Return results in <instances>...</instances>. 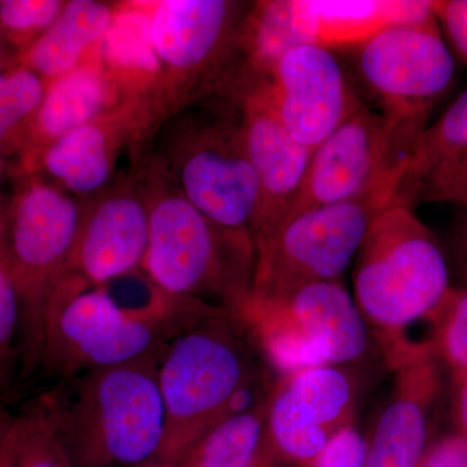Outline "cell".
Here are the masks:
<instances>
[{
	"mask_svg": "<svg viewBox=\"0 0 467 467\" xmlns=\"http://www.w3.org/2000/svg\"><path fill=\"white\" fill-rule=\"evenodd\" d=\"M226 312L199 300L162 295L125 306L104 285L67 275L43 306L38 368L55 380L156 355L193 322Z\"/></svg>",
	"mask_w": 467,
	"mask_h": 467,
	"instance_id": "1",
	"label": "cell"
},
{
	"mask_svg": "<svg viewBox=\"0 0 467 467\" xmlns=\"http://www.w3.org/2000/svg\"><path fill=\"white\" fill-rule=\"evenodd\" d=\"M355 303L387 367L430 355L410 342L411 327L441 304L450 285L447 261L434 233L399 196L374 218L355 261Z\"/></svg>",
	"mask_w": 467,
	"mask_h": 467,
	"instance_id": "2",
	"label": "cell"
},
{
	"mask_svg": "<svg viewBox=\"0 0 467 467\" xmlns=\"http://www.w3.org/2000/svg\"><path fill=\"white\" fill-rule=\"evenodd\" d=\"M161 350L67 378L43 393L73 467H140L159 459L167 435Z\"/></svg>",
	"mask_w": 467,
	"mask_h": 467,
	"instance_id": "3",
	"label": "cell"
},
{
	"mask_svg": "<svg viewBox=\"0 0 467 467\" xmlns=\"http://www.w3.org/2000/svg\"><path fill=\"white\" fill-rule=\"evenodd\" d=\"M167 180L161 171L144 186L150 208L144 275L169 297L211 306L217 299L236 317L251 294L254 251L218 229Z\"/></svg>",
	"mask_w": 467,
	"mask_h": 467,
	"instance_id": "4",
	"label": "cell"
},
{
	"mask_svg": "<svg viewBox=\"0 0 467 467\" xmlns=\"http://www.w3.org/2000/svg\"><path fill=\"white\" fill-rule=\"evenodd\" d=\"M247 328L229 312L193 322L162 348L158 380L167 435L158 460L174 461L225 417L234 393L264 370Z\"/></svg>",
	"mask_w": 467,
	"mask_h": 467,
	"instance_id": "5",
	"label": "cell"
},
{
	"mask_svg": "<svg viewBox=\"0 0 467 467\" xmlns=\"http://www.w3.org/2000/svg\"><path fill=\"white\" fill-rule=\"evenodd\" d=\"M404 165L355 198L301 212L257 239L250 295L275 296L317 282L340 281L374 218L395 199Z\"/></svg>",
	"mask_w": 467,
	"mask_h": 467,
	"instance_id": "6",
	"label": "cell"
},
{
	"mask_svg": "<svg viewBox=\"0 0 467 467\" xmlns=\"http://www.w3.org/2000/svg\"><path fill=\"white\" fill-rule=\"evenodd\" d=\"M238 318L278 377L347 367L368 353L371 334L342 281L317 282L275 296H248Z\"/></svg>",
	"mask_w": 467,
	"mask_h": 467,
	"instance_id": "7",
	"label": "cell"
},
{
	"mask_svg": "<svg viewBox=\"0 0 467 467\" xmlns=\"http://www.w3.org/2000/svg\"><path fill=\"white\" fill-rule=\"evenodd\" d=\"M250 5L229 0H162L152 5L150 36L161 66L159 116L229 84Z\"/></svg>",
	"mask_w": 467,
	"mask_h": 467,
	"instance_id": "8",
	"label": "cell"
},
{
	"mask_svg": "<svg viewBox=\"0 0 467 467\" xmlns=\"http://www.w3.org/2000/svg\"><path fill=\"white\" fill-rule=\"evenodd\" d=\"M169 164L187 201L218 229L254 251L261 187L236 107L181 126Z\"/></svg>",
	"mask_w": 467,
	"mask_h": 467,
	"instance_id": "9",
	"label": "cell"
},
{
	"mask_svg": "<svg viewBox=\"0 0 467 467\" xmlns=\"http://www.w3.org/2000/svg\"><path fill=\"white\" fill-rule=\"evenodd\" d=\"M359 386L347 367L304 368L276 378L257 467H309L355 423Z\"/></svg>",
	"mask_w": 467,
	"mask_h": 467,
	"instance_id": "10",
	"label": "cell"
},
{
	"mask_svg": "<svg viewBox=\"0 0 467 467\" xmlns=\"http://www.w3.org/2000/svg\"><path fill=\"white\" fill-rule=\"evenodd\" d=\"M358 70L386 119L422 131L456 67L435 21L380 30L359 46Z\"/></svg>",
	"mask_w": 467,
	"mask_h": 467,
	"instance_id": "11",
	"label": "cell"
},
{
	"mask_svg": "<svg viewBox=\"0 0 467 467\" xmlns=\"http://www.w3.org/2000/svg\"><path fill=\"white\" fill-rule=\"evenodd\" d=\"M420 133L362 104L315 150L299 189L275 225L301 212L364 192L384 174L405 164Z\"/></svg>",
	"mask_w": 467,
	"mask_h": 467,
	"instance_id": "12",
	"label": "cell"
},
{
	"mask_svg": "<svg viewBox=\"0 0 467 467\" xmlns=\"http://www.w3.org/2000/svg\"><path fill=\"white\" fill-rule=\"evenodd\" d=\"M264 79L282 124L310 150L317 149L364 104L333 52L316 45L285 51Z\"/></svg>",
	"mask_w": 467,
	"mask_h": 467,
	"instance_id": "13",
	"label": "cell"
},
{
	"mask_svg": "<svg viewBox=\"0 0 467 467\" xmlns=\"http://www.w3.org/2000/svg\"><path fill=\"white\" fill-rule=\"evenodd\" d=\"M227 88H232L245 149L260 181L261 204L254 232L256 242L284 216L315 150L288 133L270 101L265 79H236Z\"/></svg>",
	"mask_w": 467,
	"mask_h": 467,
	"instance_id": "14",
	"label": "cell"
},
{
	"mask_svg": "<svg viewBox=\"0 0 467 467\" xmlns=\"http://www.w3.org/2000/svg\"><path fill=\"white\" fill-rule=\"evenodd\" d=\"M150 241V208L143 192L117 186L86 208L69 275L100 287L142 270Z\"/></svg>",
	"mask_w": 467,
	"mask_h": 467,
	"instance_id": "15",
	"label": "cell"
},
{
	"mask_svg": "<svg viewBox=\"0 0 467 467\" xmlns=\"http://www.w3.org/2000/svg\"><path fill=\"white\" fill-rule=\"evenodd\" d=\"M158 119L150 98H125L106 113L58 138L45 153V167L75 195L101 192L112 180L117 159Z\"/></svg>",
	"mask_w": 467,
	"mask_h": 467,
	"instance_id": "16",
	"label": "cell"
},
{
	"mask_svg": "<svg viewBox=\"0 0 467 467\" xmlns=\"http://www.w3.org/2000/svg\"><path fill=\"white\" fill-rule=\"evenodd\" d=\"M441 391L442 368L432 353L396 368L391 395L367 436L364 467L420 466Z\"/></svg>",
	"mask_w": 467,
	"mask_h": 467,
	"instance_id": "17",
	"label": "cell"
},
{
	"mask_svg": "<svg viewBox=\"0 0 467 467\" xmlns=\"http://www.w3.org/2000/svg\"><path fill=\"white\" fill-rule=\"evenodd\" d=\"M288 24L296 46L333 50L359 47L386 27L435 23L432 2H317L285 0Z\"/></svg>",
	"mask_w": 467,
	"mask_h": 467,
	"instance_id": "18",
	"label": "cell"
},
{
	"mask_svg": "<svg viewBox=\"0 0 467 467\" xmlns=\"http://www.w3.org/2000/svg\"><path fill=\"white\" fill-rule=\"evenodd\" d=\"M99 57V47L84 63L51 82L38 110L36 125L48 142L81 128L112 109L119 99Z\"/></svg>",
	"mask_w": 467,
	"mask_h": 467,
	"instance_id": "19",
	"label": "cell"
},
{
	"mask_svg": "<svg viewBox=\"0 0 467 467\" xmlns=\"http://www.w3.org/2000/svg\"><path fill=\"white\" fill-rule=\"evenodd\" d=\"M150 11L152 5L116 7L99 57L121 94L128 88L130 98L155 100L161 66L150 36Z\"/></svg>",
	"mask_w": 467,
	"mask_h": 467,
	"instance_id": "20",
	"label": "cell"
},
{
	"mask_svg": "<svg viewBox=\"0 0 467 467\" xmlns=\"http://www.w3.org/2000/svg\"><path fill=\"white\" fill-rule=\"evenodd\" d=\"M116 7L97 0H72L30 48V66L54 79L67 75L94 54L109 32Z\"/></svg>",
	"mask_w": 467,
	"mask_h": 467,
	"instance_id": "21",
	"label": "cell"
},
{
	"mask_svg": "<svg viewBox=\"0 0 467 467\" xmlns=\"http://www.w3.org/2000/svg\"><path fill=\"white\" fill-rule=\"evenodd\" d=\"M269 399L251 410L218 420L173 462L178 467H257Z\"/></svg>",
	"mask_w": 467,
	"mask_h": 467,
	"instance_id": "22",
	"label": "cell"
},
{
	"mask_svg": "<svg viewBox=\"0 0 467 467\" xmlns=\"http://www.w3.org/2000/svg\"><path fill=\"white\" fill-rule=\"evenodd\" d=\"M466 156L467 90L448 107L438 121L426 126L418 135L405 159L404 175L396 195L409 202L411 193L423 181Z\"/></svg>",
	"mask_w": 467,
	"mask_h": 467,
	"instance_id": "23",
	"label": "cell"
},
{
	"mask_svg": "<svg viewBox=\"0 0 467 467\" xmlns=\"http://www.w3.org/2000/svg\"><path fill=\"white\" fill-rule=\"evenodd\" d=\"M5 467H73L43 395L12 417L0 441Z\"/></svg>",
	"mask_w": 467,
	"mask_h": 467,
	"instance_id": "24",
	"label": "cell"
},
{
	"mask_svg": "<svg viewBox=\"0 0 467 467\" xmlns=\"http://www.w3.org/2000/svg\"><path fill=\"white\" fill-rule=\"evenodd\" d=\"M432 355L451 384L467 374V287L451 285L429 318Z\"/></svg>",
	"mask_w": 467,
	"mask_h": 467,
	"instance_id": "25",
	"label": "cell"
},
{
	"mask_svg": "<svg viewBox=\"0 0 467 467\" xmlns=\"http://www.w3.org/2000/svg\"><path fill=\"white\" fill-rule=\"evenodd\" d=\"M17 352L26 367L23 297L7 264L0 263V386L5 382Z\"/></svg>",
	"mask_w": 467,
	"mask_h": 467,
	"instance_id": "26",
	"label": "cell"
},
{
	"mask_svg": "<svg viewBox=\"0 0 467 467\" xmlns=\"http://www.w3.org/2000/svg\"><path fill=\"white\" fill-rule=\"evenodd\" d=\"M45 92L41 78L32 70L0 73V140L21 119L38 110Z\"/></svg>",
	"mask_w": 467,
	"mask_h": 467,
	"instance_id": "27",
	"label": "cell"
},
{
	"mask_svg": "<svg viewBox=\"0 0 467 467\" xmlns=\"http://www.w3.org/2000/svg\"><path fill=\"white\" fill-rule=\"evenodd\" d=\"M64 5L60 0H5L0 2V24L17 32L47 30Z\"/></svg>",
	"mask_w": 467,
	"mask_h": 467,
	"instance_id": "28",
	"label": "cell"
},
{
	"mask_svg": "<svg viewBox=\"0 0 467 467\" xmlns=\"http://www.w3.org/2000/svg\"><path fill=\"white\" fill-rule=\"evenodd\" d=\"M416 202H467V156L423 181L409 199Z\"/></svg>",
	"mask_w": 467,
	"mask_h": 467,
	"instance_id": "29",
	"label": "cell"
},
{
	"mask_svg": "<svg viewBox=\"0 0 467 467\" xmlns=\"http://www.w3.org/2000/svg\"><path fill=\"white\" fill-rule=\"evenodd\" d=\"M367 451V436L352 423L328 441L309 467H364Z\"/></svg>",
	"mask_w": 467,
	"mask_h": 467,
	"instance_id": "30",
	"label": "cell"
},
{
	"mask_svg": "<svg viewBox=\"0 0 467 467\" xmlns=\"http://www.w3.org/2000/svg\"><path fill=\"white\" fill-rule=\"evenodd\" d=\"M432 8L441 34L457 57L467 64V0H436Z\"/></svg>",
	"mask_w": 467,
	"mask_h": 467,
	"instance_id": "31",
	"label": "cell"
},
{
	"mask_svg": "<svg viewBox=\"0 0 467 467\" xmlns=\"http://www.w3.org/2000/svg\"><path fill=\"white\" fill-rule=\"evenodd\" d=\"M418 467H467V435L456 430L431 441Z\"/></svg>",
	"mask_w": 467,
	"mask_h": 467,
	"instance_id": "32",
	"label": "cell"
},
{
	"mask_svg": "<svg viewBox=\"0 0 467 467\" xmlns=\"http://www.w3.org/2000/svg\"><path fill=\"white\" fill-rule=\"evenodd\" d=\"M456 220L453 225V247L461 267L467 275V202L457 205Z\"/></svg>",
	"mask_w": 467,
	"mask_h": 467,
	"instance_id": "33",
	"label": "cell"
},
{
	"mask_svg": "<svg viewBox=\"0 0 467 467\" xmlns=\"http://www.w3.org/2000/svg\"><path fill=\"white\" fill-rule=\"evenodd\" d=\"M453 418L457 431L467 435V374L453 383Z\"/></svg>",
	"mask_w": 467,
	"mask_h": 467,
	"instance_id": "34",
	"label": "cell"
},
{
	"mask_svg": "<svg viewBox=\"0 0 467 467\" xmlns=\"http://www.w3.org/2000/svg\"><path fill=\"white\" fill-rule=\"evenodd\" d=\"M12 417L14 416H9L7 411L0 407V441H2L3 436H5V431H7L9 423H11L12 420Z\"/></svg>",
	"mask_w": 467,
	"mask_h": 467,
	"instance_id": "35",
	"label": "cell"
},
{
	"mask_svg": "<svg viewBox=\"0 0 467 467\" xmlns=\"http://www.w3.org/2000/svg\"><path fill=\"white\" fill-rule=\"evenodd\" d=\"M140 467H178V465L173 461L155 460Z\"/></svg>",
	"mask_w": 467,
	"mask_h": 467,
	"instance_id": "36",
	"label": "cell"
},
{
	"mask_svg": "<svg viewBox=\"0 0 467 467\" xmlns=\"http://www.w3.org/2000/svg\"><path fill=\"white\" fill-rule=\"evenodd\" d=\"M0 467H5V463H3L2 457H0Z\"/></svg>",
	"mask_w": 467,
	"mask_h": 467,
	"instance_id": "37",
	"label": "cell"
},
{
	"mask_svg": "<svg viewBox=\"0 0 467 467\" xmlns=\"http://www.w3.org/2000/svg\"><path fill=\"white\" fill-rule=\"evenodd\" d=\"M0 26H2V24H0Z\"/></svg>",
	"mask_w": 467,
	"mask_h": 467,
	"instance_id": "38",
	"label": "cell"
}]
</instances>
